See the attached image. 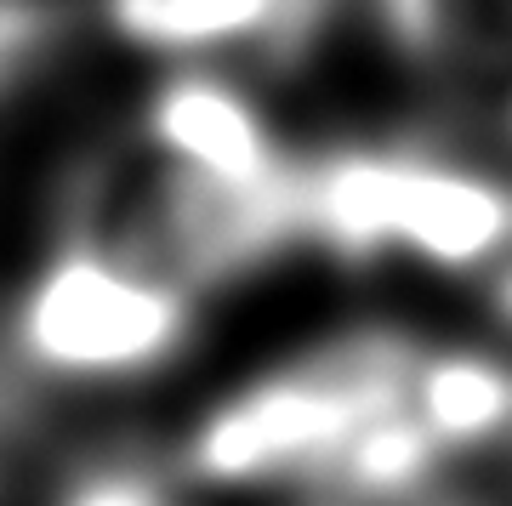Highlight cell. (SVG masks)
<instances>
[{"instance_id": "obj_1", "label": "cell", "mask_w": 512, "mask_h": 506, "mask_svg": "<svg viewBox=\"0 0 512 506\" xmlns=\"http://www.w3.org/2000/svg\"><path fill=\"white\" fill-rule=\"evenodd\" d=\"M410 353L416 342L404 336L359 330L302 359L268 364L194 410L165 455L194 495L302 489L319 501L359 427L404 398Z\"/></svg>"}, {"instance_id": "obj_2", "label": "cell", "mask_w": 512, "mask_h": 506, "mask_svg": "<svg viewBox=\"0 0 512 506\" xmlns=\"http://www.w3.org/2000/svg\"><path fill=\"white\" fill-rule=\"evenodd\" d=\"M296 239L342 262L399 256L490 285L512 256V182L427 148H330L296 171Z\"/></svg>"}, {"instance_id": "obj_3", "label": "cell", "mask_w": 512, "mask_h": 506, "mask_svg": "<svg viewBox=\"0 0 512 506\" xmlns=\"http://www.w3.org/2000/svg\"><path fill=\"white\" fill-rule=\"evenodd\" d=\"M205 296L103 251L52 234L0 308V342L40 393H131L165 376L200 336Z\"/></svg>"}, {"instance_id": "obj_4", "label": "cell", "mask_w": 512, "mask_h": 506, "mask_svg": "<svg viewBox=\"0 0 512 506\" xmlns=\"http://www.w3.org/2000/svg\"><path fill=\"white\" fill-rule=\"evenodd\" d=\"M131 137L160 154L171 171L194 177L211 194H228L251 211L291 222L296 234V160L262 109L251 80L217 63H165L160 80L131 109Z\"/></svg>"}, {"instance_id": "obj_5", "label": "cell", "mask_w": 512, "mask_h": 506, "mask_svg": "<svg viewBox=\"0 0 512 506\" xmlns=\"http://www.w3.org/2000/svg\"><path fill=\"white\" fill-rule=\"evenodd\" d=\"M325 0H92L114 46L154 63H285L313 40Z\"/></svg>"}, {"instance_id": "obj_6", "label": "cell", "mask_w": 512, "mask_h": 506, "mask_svg": "<svg viewBox=\"0 0 512 506\" xmlns=\"http://www.w3.org/2000/svg\"><path fill=\"white\" fill-rule=\"evenodd\" d=\"M404 410L456 467L512 444V359L495 347H421L410 353Z\"/></svg>"}, {"instance_id": "obj_7", "label": "cell", "mask_w": 512, "mask_h": 506, "mask_svg": "<svg viewBox=\"0 0 512 506\" xmlns=\"http://www.w3.org/2000/svg\"><path fill=\"white\" fill-rule=\"evenodd\" d=\"M205 495L171 467L165 450L137 444H92L74 450L46 484V506H200Z\"/></svg>"}, {"instance_id": "obj_8", "label": "cell", "mask_w": 512, "mask_h": 506, "mask_svg": "<svg viewBox=\"0 0 512 506\" xmlns=\"http://www.w3.org/2000/svg\"><path fill=\"white\" fill-rule=\"evenodd\" d=\"M74 0H0V109L57 69L74 40Z\"/></svg>"}, {"instance_id": "obj_9", "label": "cell", "mask_w": 512, "mask_h": 506, "mask_svg": "<svg viewBox=\"0 0 512 506\" xmlns=\"http://www.w3.org/2000/svg\"><path fill=\"white\" fill-rule=\"evenodd\" d=\"M507 131H512V91H507Z\"/></svg>"}]
</instances>
